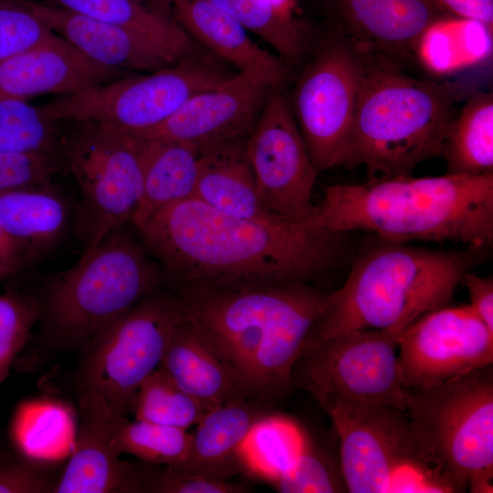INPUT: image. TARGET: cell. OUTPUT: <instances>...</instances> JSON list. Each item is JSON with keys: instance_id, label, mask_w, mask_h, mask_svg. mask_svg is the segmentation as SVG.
<instances>
[{"instance_id": "cell-1", "label": "cell", "mask_w": 493, "mask_h": 493, "mask_svg": "<svg viewBox=\"0 0 493 493\" xmlns=\"http://www.w3.org/2000/svg\"><path fill=\"white\" fill-rule=\"evenodd\" d=\"M134 228L168 285L309 282L334 264L341 237L303 223L236 217L194 197Z\"/></svg>"}, {"instance_id": "cell-2", "label": "cell", "mask_w": 493, "mask_h": 493, "mask_svg": "<svg viewBox=\"0 0 493 493\" xmlns=\"http://www.w3.org/2000/svg\"><path fill=\"white\" fill-rule=\"evenodd\" d=\"M168 286L186 319L229 362L243 395L262 402L292 387L329 297L308 282Z\"/></svg>"}, {"instance_id": "cell-3", "label": "cell", "mask_w": 493, "mask_h": 493, "mask_svg": "<svg viewBox=\"0 0 493 493\" xmlns=\"http://www.w3.org/2000/svg\"><path fill=\"white\" fill-rule=\"evenodd\" d=\"M306 226L329 234L368 231L384 241L493 242V173L377 177L326 188Z\"/></svg>"}, {"instance_id": "cell-4", "label": "cell", "mask_w": 493, "mask_h": 493, "mask_svg": "<svg viewBox=\"0 0 493 493\" xmlns=\"http://www.w3.org/2000/svg\"><path fill=\"white\" fill-rule=\"evenodd\" d=\"M164 282L162 267L127 225L111 230L36 292L38 330L24 365L37 370L61 353L79 356L91 350Z\"/></svg>"}, {"instance_id": "cell-5", "label": "cell", "mask_w": 493, "mask_h": 493, "mask_svg": "<svg viewBox=\"0 0 493 493\" xmlns=\"http://www.w3.org/2000/svg\"><path fill=\"white\" fill-rule=\"evenodd\" d=\"M362 55L344 164L363 165L380 177L410 175L421 163L441 155L456 117V86L411 76L384 56Z\"/></svg>"}, {"instance_id": "cell-6", "label": "cell", "mask_w": 493, "mask_h": 493, "mask_svg": "<svg viewBox=\"0 0 493 493\" xmlns=\"http://www.w3.org/2000/svg\"><path fill=\"white\" fill-rule=\"evenodd\" d=\"M473 262L467 252L385 241L362 254L343 285L329 293L309 338L359 329L400 336L425 313L448 305Z\"/></svg>"}, {"instance_id": "cell-7", "label": "cell", "mask_w": 493, "mask_h": 493, "mask_svg": "<svg viewBox=\"0 0 493 493\" xmlns=\"http://www.w3.org/2000/svg\"><path fill=\"white\" fill-rule=\"evenodd\" d=\"M339 440L351 493L455 492L420 441L406 412L386 404H320Z\"/></svg>"}, {"instance_id": "cell-8", "label": "cell", "mask_w": 493, "mask_h": 493, "mask_svg": "<svg viewBox=\"0 0 493 493\" xmlns=\"http://www.w3.org/2000/svg\"><path fill=\"white\" fill-rule=\"evenodd\" d=\"M406 412L420 441L455 492H492V364L449 381L405 389Z\"/></svg>"}, {"instance_id": "cell-9", "label": "cell", "mask_w": 493, "mask_h": 493, "mask_svg": "<svg viewBox=\"0 0 493 493\" xmlns=\"http://www.w3.org/2000/svg\"><path fill=\"white\" fill-rule=\"evenodd\" d=\"M71 122L59 135L61 158L79 184L75 231L87 249L131 223L142 193L145 142L108 124Z\"/></svg>"}, {"instance_id": "cell-10", "label": "cell", "mask_w": 493, "mask_h": 493, "mask_svg": "<svg viewBox=\"0 0 493 493\" xmlns=\"http://www.w3.org/2000/svg\"><path fill=\"white\" fill-rule=\"evenodd\" d=\"M184 313L165 282L142 298L91 350L79 355L76 392L92 389L121 420L127 419L141 383L161 364Z\"/></svg>"}, {"instance_id": "cell-11", "label": "cell", "mask_w": 493, "mask_h": 493, "mask_svg": "<svg viewBox=\"0 0 493 493\" xmlns=\"http://www.w3.org/2000/svg\"><path fill=\"white\" fill-rule=\"evenodd\" d=\"M399 336L374 329L309 338L293 370V382L320 404H386L404 410L398 362Z\"/></svg>"}, {"instance_id": "cell-12", "label": "cell", "mask_w": 493, "mask_h": 493, "mask_svg": "<svg viewBox=\"0 0 493 493\" xmlns=\"http://www.w3.org/2000/svg\"><path fill=\"white\" fill-rule=\"evenodd\" d=\"M183 60L147 75L119 78L57 96L39 107L40 110L53 121H96L131 133L150 130L193 95L228 77L200 63Z\"/></svg>"}, {"instance_id": "cell-13", "label": "cell", "mask_w": 493, "mask_h": 493, "mask_svg": "<svg viewBox=\"0 0 493 493\" xmlns=\"http://www.w3.org/2000/svg\"><path fill=\"white\" fill-rule=\"evenodd\" d=\"M362 70V55L337 34L297 82L292 112L318 172L346 161Z\"/></svg>"}, {"instance_id": "cell-14", "label": "cell", "mask_w": 493, "mask_h": 493, "mask_svg": "<svg viewBox=\"0 0 493 493\" xmlns=\"http://www.w3.org/2000/svg\"><path fill=\"white\" fill-rule=\"evenodd\" d=\"M260 200L272 215L303 223L314 210L318 173L280 87L270 91L246 142Z\"/></svg>"}, {"instance_id": "cell-15", "label": "cell", "mask_w": 493, "mask_h": 493, "mask_svg": "<svg viewBox=\"0 0 493 493\" xmlns=\"http://www.w3.org/2000/svg\"><path fill=\"white\" fill-rule=\"evenodd\" d=\"M404 389L433 386L493 363V330L470 305L430 310L399 336Z\"/></svg>"}, {"instance_id": "cell-16", "label": "cell", "mask_w": 493, "mask_h": 493, "mask_svg": "<svg viewBox=\"0 0 493 493\" xmlns=\"http://www.w3.org/2000/svg\"><path fill=\"white\" fill-rule=\"evenodd\" d=\"M275 87L257 73L239 71L193 95L160 125L132 134L147 141L189 142L200 149L246 140Z\"/></svg>"}, {"instance_id": "cell-17", "label": "cell", "mask_w": 493, "mask_h": 493, "mask_svg": "<svg viewBox=\"0 0 493 493\" xmlns=\"http://www.w3.org/2000/svg\"><path fill=\"white\" fill-rule=\"evenodd\" d=\"M73 449L53 493H130L133 463L121 459L117 430L121 420L92 389L77 393Z\"/></svg>"}, {"instance_id": "cell-18", "label": "cell", "mask_w": 493, "mask_h": 493, "mask_svg": "<svg viewBox=\"0 0 493 493\" xmlns=\"http://www.w3.org/2000/svg\"><path fill=\"white\" fill-rule=\"evenodd\" d=\"M339 33L362 54L414 59L424 30L445 15L435 0H335Z\"/></svg>"}, {"instance_id": "cell-19", "label": "cell", "mask_w": 493, "mask_h": 493, "mask_svg": "<svg viewBox=\"0 0 493 493\" xmlns=\"http://www.w3.org/2000/svg\"><path fill=\"white\" fill-rule=\"evenodd\" d=\"M121 73L94 63L57 35L0 60V99L69 94L119 79Z\"/></svg>"}, {"instance_id": "cell-20", "label": "cell", "mask_w": 493, "mask_h": 493, "mask_svg": "<svg viewBox=\"0 0 493 493\" xmlns=\"http://www.w3.org/2000/svg\"><path fill=\"white\" fill-rule=\"evenodd\" d=\"M49 28L102 67L155 71L180 62L149 38L129 29L81 16L53 4L30 0Z\"/></svg>"}, {"instance_id": "cell-21", "label": "cell", "mask_w": 493, "mask_h": 493, "mask_svg": "<svg viewBox=\"0 0 493 493\" xmlns=\"http://www.w3.org/2000/svg\"><path fill=\"white\" fill-rule=\"evenodd\" d=\"M191 37L195 38L239 71H251L280 87L286 78L282 62L255 43L246 29L209 0H155Z\"/></svg>"}, {"instance_id": "cell-22", "label": "cell", "mask_w": 493, "mask_h": 493, "mask_svg": "<svg viewBox=\"0 0 493 493\" xmlns=\"http://www.w3.org/2000/svg\"><path fill=\"white\" fill-rule=\"evenodd\" d=\"M160 367L205 412L245 397L229 362L185 316L173 330Z\"/></svg>"}, {"instance_id": "cell-23", "label": "cell", "mask_w": 493, "mask_h": 493, "mask_svg": "<svg viewBox=\"0 0 493 493\" xmlns=\"http://www.w3.org/2000/svg\"><path fill=\"white\" fill-rule=\"evenodd\" d=\"M263 403L241 397L207 411L191 434L186 458L175 469L222 479L244 472V441L255 423L269 413Z\"/></svg>"}, {"instance_id": "cell-24", "label": "cell", "mask_w": 493, "mask_h": 493, "mask_svg": "<svg viewBox=\"0 0 493 493\" xmlns=\"http://www.w3.org/2000/svg\"><path fill=\"white\" fill-rule=\"evenodd\" d=\"M246 142L233 141L202 149L194 197L236 217L278 218L267 211L260 200Z\"/></svg>"}, {"instance_id": "cell-25", "label": "cell", "mask_w": 493, "mask_h": 493, "mask_svg": "<svg viewBox=\"0 0 493 493\" xmlns=\"http://www.w3.org/2000/svg\"><path fill=\"white\" fill-rule=\"evenodd\" d=\"M68 218L67 203L51 184L0 192V226L33 261L59 241Z\"/></svg>"}, {"instance_id": "cell-26", "label": "cell", "mask_w": 493, "mask_h": 493, "mask_svg": "<svg viewBox=\"0 0 493 493\" xmlns=\"http://www.w3.org/2000/svg\"><path fill=\"white\" fill-rule=\"evenodd\" d=\"M143 141L142 193L131 220L134 227L158 209L194 197L202 152L184 142Z\"/></svg>"}, {"instance_id": "cell-27", "label": "cell", "mask_w": 493, "mask_h": 493, "mask_svg": "<svg viewBox=\"0 0 493 493\" xmlns=\"http://www.w3.org/2000/svg\"><path fill=\"white\" fill-rule=\"evenodd\" d=\"M492 45V28L476 20L445 14L421 34L414 59L430 74L445 76L488 59Z\"/></svg>"}, {"instance_id": "cell-28", "label": "cell", "mask_w": 493, "mask_h": 493, "mask_svg": "<svg viewBox=\"0 0 493 493\" xmlns=\"http://www.w3.org/2000/svg\"><path fill=\"white\" fill-rule=\"evenodd\" d=\"M75 422L72 409L61 401H26L13 415L10 442L15 452L24 457L60 462L73 449Z\"/></svg>"}, {"instance_id": "cell-29", "label": "cell", "mask_w": 493, "mask_h": 493, "mask_svg": "<svg viewBox=\"0 0 493 493\" xmlns=\"http://www.w3.org/2000/svg\"><path fill=\"white\" fill-rule=\"evenodd\" d=\"M446 173H493V94L472 93L456 114L441 152Z\"/></svg>"}, {"instance_id": "cell-30", "label": "cell", "mask_w": 493, "mask_h": 493, "mask_svg": "<svg viewBox=\"0 0 493 493\" xmlns=\"http://www.w3.org/2000/svg\"><path fill=\"white\" fill-rule=\"evenodd\" d=\"M308 440L296 421L269 412L255 423L244 441V472L274 484L294 467Z\"/></svg>"}, {"instance_id": "cell-31", "label": "cell", "mask_w": 493, "mask_h": 493, "mask_svg": "<svg viewBox=\"0 0 493 493\" xmlns=\"http://www.w3.org/2000/svg\"><path fill=\"white\" fill-rule=\"evenodd\" d=\"M73 13L129 29L163 47L179 59L192 49V38L167 14L135 0H50Z\"/></svg>"}, {"instance_id": "cell-32", "label": "cell", "mask_w": 493, "mask_h": 493, "mask_svg": "<svg viewBox=\"0 0 493 493\" xmlns=\"http://www.w3.org/2000/svg\"><path fill=\"white\" fill-rule=\"evenodd\" d=\"M130 413L138 421L188 430L206 412L159 366L137 389Z\"/></svg>"}, {"instance_id": "cell-33", "label": "cell", "mask_w": 493, "mask_h": 493, "mask_svg": "<svg viewBox=\"0 0 493 493\" xmlns=\"http://www.w3.org/2000/svg\"><path fill=\"white\" fill-rule=\"evenodd\" d=\"M209 1L288 60L300 58L309 44V34L302 23L298 18L280 15L268 0Z\"/></svg>"}, {"instance_id": "cell-34", "label": "cell", "mask_w": 493, "mask_h": 493, "mask_svg": "<svg viewBox=\"0 0 493 493\" xmlns=\"http://www.w3.org/2000/svg\"><path fill=\"white\" fill-rule=\"evenodd\" d=\"M55 122L26 100L0 99V152L41 153L62 162Z\"/></svg>"}, {"instance_id": "cell-35", "label": "cell", "mask_w": 493, "mask_h": 493, "mask_svg": "<svg viewBox=\"0 0 493 493\" xmlns=\"http://www.w3.org/2000/svg\"><path fill=\"white\" fill-rule=\"evenodd\" d=\"M121 454L141 461L178 468L188 454L191 433L187 430L142 421H122L117 430Z\"/></svg>"}, {"instance_id": "cell-36", "label": "cell", "mask_w": 493, "mask_h": 493, "mask_svg": "<svg viewBox=\"0 0 493 493\" xmlns=\"http://www.w3.org/2000/svg\"><path fill=\"white\" fill-rule=\"evenodd\" d=\"M39 314L36 293L10 288L0 295V385L26 346Z\"/></svg>"}, {"instance_id": "cell-37", "label": "cell", "mask_w": 493, "mask_h": 493, "mask_svg": "<svg viewBox=\"0 0 493 493\" xmlns=\"http://www.w3.org/2000/svg\"><path fill=\"white\" fill-rule=\"evenodd\" d=\"M247 488L228 479L190 474L162 465L133 463L131 493H242Z\"/></svg>"}, {"instance_id": "cell-38", "label": "cell", "mask_w": 493, "mask_h": 493, "mask_svg": "<svg viewBox=\"0 0 493 493\" xmlns=\"http://www.w3.org/2000/svg\"><path fill=\"white\" fill-rule=\"evenodd\" d=\"M56 36L34 10L30 0H0V60Z\"/></svg>"}, {"instance_id": "cell-39", "label": "cell", "mask_w": 493, "mask_h": 493, "mask_svg": "<svg viewBox=\"0 0 493 493\" xmlns=\"http://www.w3.org/2000/svg\"><path fill=\"white\" fill-rule=\"evenodd\" d=\"M272 485L284 493L347 491L340 464L317 449L309 437L294 467Z\"/></svg>"}, {"instance_id": "cell-40", "label": "cell", "mask_w": 493, "mask_h": 493, "mask_svg": "<svg viewBox=\"0 0 493 493\" xmlns=\"http://www.w3.org/2000/svg\"><path fill=\"white\" fill-rule=\"evenodd\" d=\"M59 462L0 454V493H53Z\"/></svg>"}, {"instance_id": "cell-41", "label": "cell", "mask_w": 493, "mask_h": 493, "mask_svg": "<svg viewBox=\"0 0 493 493\" xmlns=\"http://www.w3.org/2000/svg\"><path fill=\"white\" fill-rule=\"evenodd\" d=\"M61 164L47 154L0 152V192L51 184Z\"/></svg>"}, {"instance_id": "cell-42", "label": "cell", "mask_w": 493, "mask_h": 493, "mask_svg": "<svg viewBox=\"0 0 493 493\" xmlns=\"http://www.w3.org/2000/svg\"><path fill=\"white\" fill-rule=\"evenodd\" d=\"M468 290L470 307L484 323L493 330V280L491 277H481L467 272L462 279Z\"/></svg>"}, {"instance_id": "cell-43", "label": "cell", "mask_w": 493, "mask_h": 493, "mask_svg": "<svg viewBox=\"0 0 493 493\" xmlns=\"http://www.w3.org/2000/svg\"><path fill=\"white\" fill-rule=\"evenodd\" d=\"M443 12L493 28V0H435Z\"/></svg>"}, {"instance_id": "cell-44", "label": "cell", "mask_w": 493, "mask_h": 493, "mask_svg": "<svg viewBox=\"0 0 493 493\" xmlns=\"http://www.w3.org/2000/svg\"><path fill=\"white\" fill-rule=\"evenodd\" d=\"M0 253L6 258L19 264L24 268L33 259L26 250L16 242L0 226Z\"/></svg>"}, {"instance_id": "cell-45", "label": "cell", "mask_w": 493, "mask_h": 493, "mask_svg": "<svg viewBox=\"0 0 493 493\" xmlns=\"http://www.w3.org/2000/svg\"><path fill=\"white\" fill-rule=\"evenodd\" d=\"M24 267L6 258L0 253V280L11 278L19 273Z\"/></svg>"}, {"instance_id": "cell-46", "label": "cell", "mask_w": 493, "mask_h": 493, "mask_svg": "<svg viewBox=\"0 0 493 493\" xmlns=\"http://www.w3.org/2000/svg\"><path fill=\"white\" fill-rule=\"evenodd\" d=\"M273 7L288 18H297L295 16L296 0H268Z\"/></svg>"}]
</instances>
